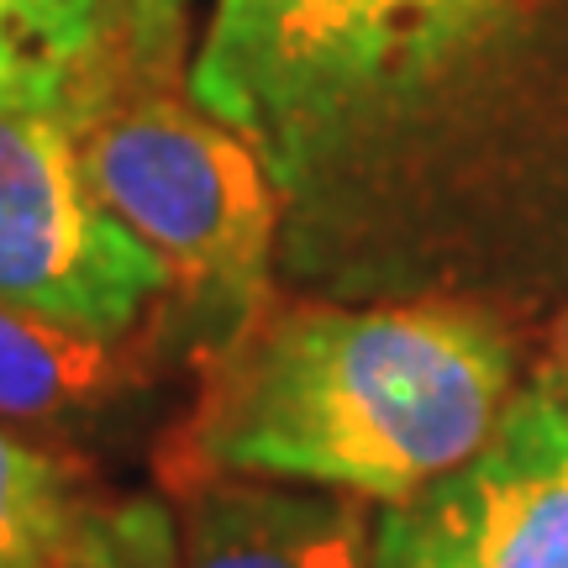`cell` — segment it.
I'll use <instances>...</instances> for the list:
<instances>
[{
    "label": "cell",
    "instance_id": "obj_1",
    "mask_svg": "<svg viewBox=\"0 0 568 568\" xmlns=\"http://www.w3.org/2000/svg\"><path fill=\"white\" fill-rule=\"evenodd\" d=\"M510 406L506 337L453 305H295L247 322L190 422V479L247 474L400 506Z\"/></svg>",
    "mask_w": 568,
    "mask_h": 568
},
{
    "label": "cell",
    "instance_id": "obj_2",
    "mask_svg": "<svg viewBox=\"0 0 568 568\" xmlns=\"http://www.w3.org/2000/svg\"><path fill=\"white\" fill-rule=\"evenodd\" d=\"M510 0H216L190 101L301 184L358 126L410 105L500 27Z\"/></svg>",
    "mask_w": 568,
    "mask_h": 568
},
{
    "label": "cell",
    "instance_id": "obj_3",
    "mask_svg": "<svg viewBox=\"0 0 568 568\" xmlns=\"http://www.w3.org/2000/svg\"><path fill=\"white\" fill-rule=\"evenodd\" d=\"M101 205L169 274V295L247 316L264 295L280 180L264 148L180 95H84L74 111Z\"/></svg>",
    "mask_w": 568,
    "mask_h": 568
},
{
    "label": "cell",
    "instance_id": "obj_4",
    "mask_svg": "<svg viewBox=\"0 0 568 568\" xmlns=\"http://www.w3.org/2000/svg\"><path fill=\"white\" fill-rule=\"evenodd\" d=\"M169 274L101 205L74 111L0 90V301L80 332L132 337Z\"/></svg>",
    "mask_w": 568,
    "mask_h": 568
},
{
    "label": "cell",
    "instance_id": "obj_5",
    "mask_svg": "<svg viewBox=\"0 0 568 568\" xmlns=\"http://www.w3.org/2000/svg\"><path fill=\"white\" fill-rule=\"evenodd\" d=\"M374 568H568V400L527 389L479 453L385 506Z\"/></svg>",
    "mask_w": 568,
    "mask_h": 568
},
{
    "label": "cell",
    "instance_id": "obj_6",
    "mask_svg": "<svg viewBox=\"0 0 568 568\" xmlns=\"http://www.w3.org/2000/svg\"><path fill=\"white\" fill-rule=\"evenodd\" d=\"M174 521L180 568H374V521L337 489L201 474Z\"/></svg>",
    "mask_w": 568,
    "mask_h": 568
},
{
    "label": "cell",
    "instance_id": "obj_7",
    "mask_svg": "<svg viewBox=\"0 0 568 568\" xmlns=\"http://www.w3.org/2000/svg\"><path fill=\"white\" fill-rule=\"evenodd\" d=\"M126 379V337L80 332L17 301H0V416L59 422L111 400Z\"/></svg>",
    "mask_w": 568,
    "mask_h": 568
},
{
    "label": "cell",
    "instance_id": "obj_8",
    "mask_svg": "<svg viewBox=\"0 0 568 568\" xmlns=\"http://www.w3.org/2000/svg\"><path fill=\"white\" fill-rule=\"evenodd\" d=\"M122 42V0H0V90L80 111Z\"/></svg>",
    "mask_w": 568,
    "mask_h": 568
},
{
    "label": "cell",
    "instance_id": "obj_9",
    "mask_svg": "<svg viewBox=\"0 0 568 568\" xmlns=\"http://www.w3.org/2000/svg\"><path fill=\"white\" fill-rule=\"evenodd\" d=\"M90 495L80 474L0 426V568H42Z\"/></svg>",
    "mask_w": 568,
    "mask_h": 568
},
{
    "label": "cell",
    "instance_id": "obj_10",
    "mask_svg": "<svg viewBox=\"0 0 568 568\" xmlns=\"http://www.w3.org/2000/svg\"><path fill=\"white\" fill-rule=\"evenodd\" d=\"M42 568H180V521L148 500H84Z\"/></svg>",
    "mask_w": 568,
    "mask_h": 568
},
{
    "label": "cell",
    "instance_id": "obj_11",
    "mask_svg": "<svg viewBox=\"0 0 568 568\" xmlns=\"http://www.w3.org/2000/svg\"><path fill=\"white\" fill-rule=\"evenodd\" d=\"M190 0H122V48L138 69L169 74L180 63Z\"/></svg>",
    "mask_w": 568,
    "mask_h": 568
},
{
    "label": "cell",
    "instance_id": "obj_12",
    "mask_svg": "<svg viewBox=\"0 0 568 568\" xmlns=\"http://www.w3.org/2000/svg\"><path fill=\"white\" fill-rule=\"evenodd\" d=\"M564 374H568V322H564Z\"/></svg>",
    "mask_w": 568,
    "mask_h": 568
}]
</instances>
